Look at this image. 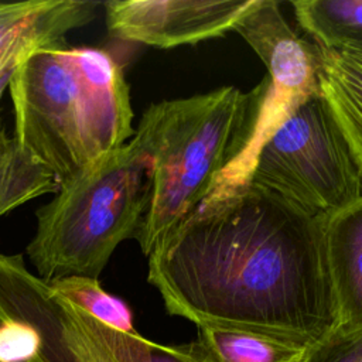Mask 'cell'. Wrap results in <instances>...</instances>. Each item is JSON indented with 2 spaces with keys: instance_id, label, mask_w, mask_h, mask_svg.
<instances>
[{
  "instance_id": "obj_1",
  "label": "cell",
  "mask_w": 362,
  "mask_h": 362,
  "mask_svg": "<svg viewBox=\"0 0 362 362\" xmlns=\"http://www.w3.org/2000/svg\"><path fill=\"white\" fill-rule=\"evenodd\" d=\"M327 218L247 182L202 202L148 255L165 310L198 327L313 346L339 324Z\"/></svg>"
},
{
  "instance_id": "obj_2",
  "label": "cell",
  "mask_w": 362,
  "mask_h": 362,
  "mask_svg": "<svg viewBox=\"0 0 362 362\" xmlns=\"http://www.w3.org/2000/svg\"><path fill=\"white\" fill-rule=\"evenodd\" d=\"M7 89L14 141L59 184L133 136L130 89L122 65L99 48H37L11 71Z\"/></svg>"
},
{
  "instance_id": "obj_3",
  "label": "cell",
  "mask_w": 362,
  "mask_h": 362,
  "mask_svg": "<svg viewBox=\"0 0 362 362\" xmlns=\"http://www.w3.org/2000/svg\"><path fill=\"white\" fill-rule=\"evenodd\" d=\"M267 76L252 90H215L151 103L132 137L150 163L147 211L136 232L141 252L188 218L253 140Z\"/></svg>"
},
{
  "instance_id": "obj_4",
  "label": "cell",
  "mask_w": 362,
  "mask_h": 362,
  "mask_svg": "<svg viewBox=\"0 0 362 362\" xmlns=\"http://www.w3.org/2000/svg\"><path fill=\"white\" fill-rule=\"evenodd\" d=\"M150 189V163L133 139L59 184L38 208L27 245L37 276L45 281L99 279L116 247L136 236Z\"/></svg>"
},
{
  "instance_id": "obj_5",
  "label": "cell",
  "mask_w": 362,
  "mask_h": 362,
  "mask_svg": "<svg viewBox=\"0 0 362 362\" xmlns=\"http://www.w3.org/2000/svg\"><path fill=\"white\" fill-rule=\"evenodd\" d=\"M247 182L322 216L362 197V173L321 92L304 100L264 139Z\"/></svg>"
},
{
  "instance_id": "obj_6",
  "label": "cell",
  "mask_w": 362,
  "mask_h": 362,
  "mask_svg": "<svg viewBox=\"0 0 362 362\" xmlns=\"http://www.w3.org/2000/svg\"><path fill=\"white\" fill-rule=\"evenodd\" d=\"M267 69V90L249 147L223 173L230 187L247 182L253 157L264 139L304 100L321 92V51L300 37L274 0H256L235 24Z\"/></svg>"
},
{
  "instance_id": "obj_7",
  "label": "cell",
  "mask_w": 362,
  "mask_h": 362,
  "mask_svg": "<svg viewBox=\"0 0 362 362\" xmlns=\"http://www.w3.org/2000/svg\"><path fill=\"white\" fill-rule=\"evenodd\" d=\"M256 0H112L103 3L112 37L174 48L225 35Z\"/></svg>"
},
{
  "instance_id": "obj_8",
  "label": "cell",
  "mask_w": 362,
  "mask_h": 362,
  "mask_svg": "<svg viewBox=\"0 0 362 362\" xmlns=\"http://www.w3.org/2000/svg\"><path fill=\"white\" fill-rule=\"evenodd\" d=\"M325 243L329 276L338 307V328H361L362 197L327 218Z\"/></svg>"
},
{
  "instance_id": "obj_9",
  "label": "cell",
  "mask_w": 362,
  "mask_h": 362,
  "mask_svg": "<svg viewBox=\"0 0 362 362\" xmlns=\"http://www.w3.org/2000/svg\"><path fill=\"white\" fill-rule=\"evenodd\" d=\"M320 51L321 93L362 173V62L342 52Z\"/></svg>"
},
{
  "instance_id": "obj_10",
  "label": "cell",
  "mask_w": 362,
  "mask_h": 362,
  "mask_svg": "<svg viewBox=\"0 0 362 362\" xmlns=\"http://www.w3.org/2000/svg\"><path fill=\"white\" fill-rule=\"evenodd\" d=\"M291 7L320 48L362 54V0H296Z\"/></svg>"
},
{
  "instance_id": "obj_11",
  "label": "cell",
  "mask_w": 362,
  "mask_h": 362,
  "mask_svg": "<svg viewBox=\"0 0 362 362\" xmlns=\"http://www.w3.org/2000/svg\"><path fill=\"white\" fill-rule=\"evenodd\" d=\"M199 342L214 362H303L307 346L272 337L215 328L198 327Z\"/></svg>"
},
{
  "instance_id": "obj_12",
  "label": "cell",
  "mask_w": 362,
  "mask_h": 362,
  "mask_svg": "<svg viewBox=\"0 0 362 362\" xmlns=\"http://www.w3.org/2000/svg\"><path fill=\"white\" fill-rule=\"evenodd\" d=\"M57 188L55 178L20 150L0 122V218Z\"/></svg>"
},
{
  "instance_id": "obj_13",
  "label": "cell",
  "mask_w": 362,
  "mask_h": 362,
  "mask_svg": "<svg viewBox=\"0 0 362 362\" xmlns=\"http://www.w3.org/2000/svg\"><path fill=\"white\" fill-rule=\"evenodd\" d=\"M48 283L55 294L88 313L98 321L119 331H136L129 305L119 297L103 290L98 279L69 276Z\"/></svg>"
},
{
  "instance_id": "obj_14",
  "label": "cell",
  "mask_w": 362,
  "mask_h": 362,
  "mask_svg": "<svg viewBox=\"0 0 362 362\" xmlns=\"http://www.w3.org/2000/svg\"><path fill=\"white\" fill-rule=\"evenodd\" d=\"M40 345V335L30 324L0 317V362H33Z\"/></svg>"
},
{
  "instance_id": "obj_15",
  "label": "cell",
  "mask_w": 362,
  "mask_h": 362,
  "mask_svg": "<svg viewBox=\"0 0 362 362\" xmlns=\"http://www.w3.org/2000/svg\"><path fill=\"white\" fill-rule=\"evenodd\" d=\"M303 362H362V327L337 328L327 338L310 346Z\"/></svg>"
},
{
  "instance_id": "obj_16",
  "label": "cell",
  "mask_w": 362,
  "mask_h": 362,
  "mask_svg": "<svg viewBox=\"0 0 362 362\" xmlns=\"http://www.w3.org/2000/svg\"><path fill=\"white\" fill-rule=\"evenodd\" d=\"M41 48L35 42L30 41H18L8 44L7 47L0 49V89L3 85H7V79L14 69V66L31 51Z\"/></svg>"
},
{
  "instance_id": "obj_17",
  "label": "cell",
  "mask_w": 362,
  "mask_h": 362,
  "mask_svg": "<svg viewBox=\"0 0 362 362\" xmlns=\"http://www.w3.org/2000/svg\"><path fill=\"white\" fill-rule=\"evenodd\" d=\"M342 54H346V55H351L354 57L355 59H358L359 62H362V54H355V52H342Z\"/></svg>"
},
{
  "instance_id": "obj_18",
  "label": "cell",
  "mask_w": 362,
  "mask_h": 362,
  "mask_svg": "<svg viewBox=\"0 0 362 362\" xmlns=\"http://www.w3.org/2000/svg\"><path fill=\"white\" fill-rule=\"evenodd\" d=\"M4 4H6V3H1V1H0V10L3 8V6H4Z\"/></svg>"
}]
</instances>
